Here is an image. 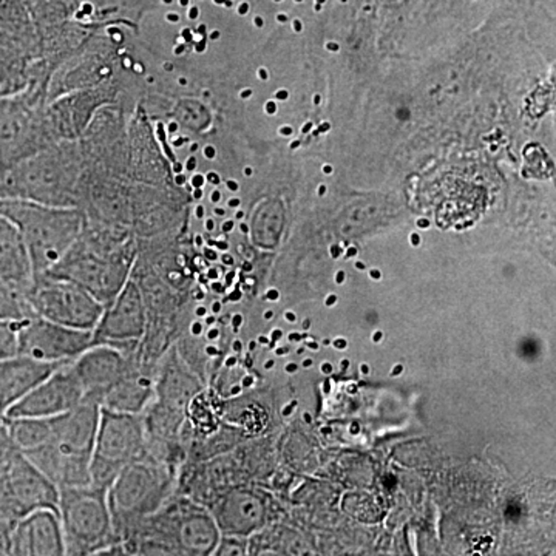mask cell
I'll list each match as a JSON object with an SVG mask.
<instances>
[{"instance_id":"6da1fadb","label":"cell","mask_w":556,"mask_h":556,"mask_svg":"<svg viewBox=\"0 0 556 556\" xmlns=\"http://www.w3.org/2000/svg\"><path fill=\"white\" fill-rule=\"evenodd\" d=\"M496 56L506 61V65H533L538 61V42H529V38H506L496 47Z\"/></svg>"},{"instance_id":"7a4b0ae2","label":"cell","mask_w":556,"mask_h":556,"mask_svg":"<svg viewBox=\"0 0 556 556\" xmlns=\"http://www.w3.org/2000/svg\"><path fill=\"white\" fill-rule=\"evenodd\" d=\"M525 543H529V552L547 556V552H556V529H552V525H543V519H533V529L525 533Z\"/></svg>"},{"instance_id":"3957f363","label":"cell","mask_w":556,"mask_h":556,"mask_svg":"<svg viewBox=\"0 0 556 556\" xmlns=\"http://www.w3.org/2000/svg\"><path fill=\"white\" fill-rule=\"evenodd\" d=\"M519 510H525L529 519H543V510H547V492H538V486H529V492L519 496Z\"/></svg>"},{"instance_id":"277c9868","label":"cell","mask_w":556,"mask_h":556,"mask_svg":"<svg viewBox=\"0 0 556 556\" xmlns=\"http://www.w3.org/2000/svg\"><path fill=\"white\" fill-rule=\"evenodd\" d=\"M529 390H533V376H529L525 367H515V371L506 376V394H510V399H519V394H529Z\"/></svg>"},{"instance_id":"5b68a950","label":"cell","mask_w":556,"mask_h":556,"mask_svg":"<svg viewBox=\"0 0 556 556\" xmlns=\"http://www.w3.org/2000/svg\"><path fill=\"white\" fill-rule=\"evenodd\" d=\"M404 214L427 218L431 214V200H422V190H404Z\"/></svg>"},{"instance_id":"8992f818","label":"cell","mask_w":556,"mask_h":556,"mask_svg":"<svg viewBox=\"0 0 556 556\" xmlns=\"http://www.w3.org/2000/svg\"><path fill=\"white\" fill-rule=\"evenodd\" d=\"M547 153H552V135H538L533 144H525V163H547Z\"/></svg>"},{"instance_id":"52a82bcc","label":"cell","mask_w":556,"mask_h":556,"mask_svg":"<svg viewBox=\"0 0 556 556\" xmlns=\"http://www.w3.org/2000/svg\"><path fill=\"white\" fill-rule=\"evenodd\" d=\"M274 28H278V24H274V14H251V33H255L260 42H269V38H274Z\"/></svg>"},{"instance_id":"ba28073f","label":"cell","mask_w":556,"mask_h":556,"mask_svg":"<svg viewBox=\"0 0 556 556\" xmlns=\"http://www.w3.org/2000/svg\"><path fill=\"white\" fill-rule=\"evenodd\" d=\"M390 190H394V181L386 177V172H380V177H371V200H376V204H386V200H394V195H390Z\"/></svg>"},{"instance_id":"9c48e42d","label":"cell","mask_w":556,"mask_h":556,"mask_svg":"<svg viewBox=\"0 0 556 556\" xmlns=\"http://www.w3.org/2000/svg\"><path fill=\"white\" fill-rule=\"evenodd\" d=\"M556 422V417L552 413H543V417H538V422H525V437H547V427Z\"/></svg>"},{"instance_id":"30bf717a","label":"cell","mask_w":556,"mask_h":556,"mask_svg":"<svg viewBox=\"0 0 556 556\" xmlns=\"http://www.w3.org/2000/svg\"><path fill=\"white\" fill-rule=\"evenodd\" d=\"M496 208H501V214H510V208H515V190H496Z\"/></svg>"},{"instance_id":"8fae6325","label":"cell","mask_w":556,"mask_h":556,"mask_svg":"<svg viewBox=\"0 0 556 556\" xmlns=\"http://www.w3.org/2000/svg\"><path fill=\"white\" fill-rule=\"evenodd\" d=\"M486 5H492V10H496V14H510V10H515V5H519V0H486Z\"/></svg>"},{"instance_id":"7c38bea8","label":"cell","mask_w":556,"mask_h":556,"mask_svg":"<svg viewBox=\"0 0 556 556\" xmlns=\"http://www.w3.org/2000/svg\"><path fill=\"white\" fill-rule=\"evenodd\" d=\"M538 14H543V20H556V0H538Z\"/></svg>"},{"instance_id":"4fadbf2b","label":"cell","mask_w":556,"mask_h":556,"mask_svg":"<svg viewBox=\"0 0 556 556\" xmlns=\"http://www.w3.org/2000/svg\"><path fill=\"white\" fill-rule=\"evenodd\" d=\"M538 247H543L547 255H556V237H538Z\"/></svg>"}]
</instances>
